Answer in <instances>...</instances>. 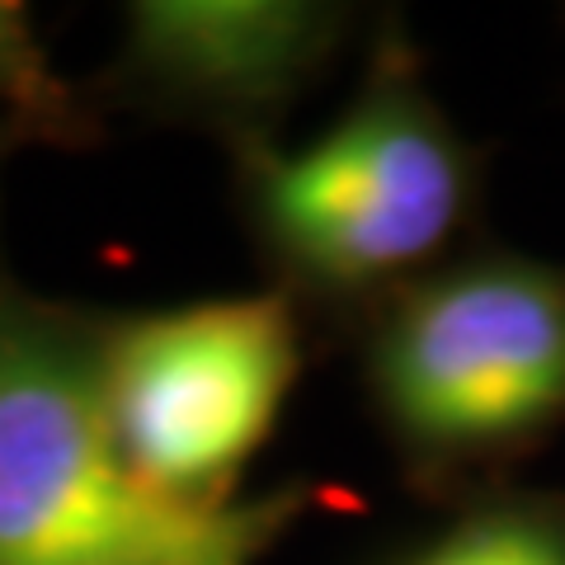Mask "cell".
I'll return each mask as SVG.
<instances>
[{
    "label": "cell",
    "mask_w": 565,
    "mask_h": 565,
    "mask_svg": "<svg viewBox=\"0 0 565 565\" xmlns=\"http://www.w3.org/2000/svg\"><path fill=\"white\" fill-rule=\"evenodd\" d=\"M255 523L174 500L122 457L99 359L0 316V565H222Z\"/></svg>",
    "instance_id": "cell-1"
},
{
    "label": "cell",
    "mask_w": 565,
    "mask_h": 565,
    "mask_svg": "<svg viewBox=\"0 0 565 565\" xmlns=\"http://www.w3.org/2000/svg\"><path fill=\"white\" fill-rule=\"evenodd\" d=\"M292 373V311L278 297L147 316L99 359L122 457L147 486L193 504L264 444Z\"/></svg>",
    "instance_id": "cell-2"
},
{
    "label": "cell",
    "mask_w": 565,
    "mask_h": 565,
    "mask_svg": "<svg viewBox=\"0 0 565 565\" xmlns=\"http://www.w3.org/2000/svg\"><path fill=\"white\" fill-rule=\"evenodd\" d=\"M392 419L434 448L500 444L565 405V282L481 264L415 292L377 344Z\"/></svg>",
    "instance_id": "cell-3"
},
{
    "label": "cell",
    "mask_w": 565,
    "mask_h": 565,
    "mask_svg": "<svg viewBox=\"0 0 565 565\" xmlns=\"http://www.w3.org/2000/svg\"><path fill=\"white\" fill-rule=\"evenodd\" d=\"M462 212V161L415 95L382 90L264 174V217L311 274L363 282L429 255Z\"/></svg>",
    "instance_id": "cell-4"
},
{
    "label": "cell",
    "mask_w": 565,
    "mask_h": 565,
    "mask_svg": "<svg viewBox=\"0 0 565 565\" xmlns=\"http://www.w3.org/2000/svg\"><path fill=\"white\" fill-rule=\"evenodd\" d=\"M326 10L297 0H141L137 62L180 90L264 99L326 47Z\"/></svg>",
    "instance_id": "cell-5"
},
{
    "label": "cell",
    "mask_w": 565,
    "mask_h": 565,
    "mask_svg": "<svg viewBox=\"0 0 565 565\" xmlns=\"http://www.w3.org/2000/svg\"><path fill=\"white\" fill-rule=\"evenodd\" d=\"M411 565H565V537L523 514H494L457 527Z\"/></svg>",
    "instance_id": "cell-6"
},
{
    "label": "cell",
    "mask_w": 565,
    "mask_h": 565,
    "mask_svg": "<svg viewBox=\"0 0 565 565\" xmlns=\"http://www.w3.org/2000/svg\"><path fill=\"white\" fill-rule=\"evenodd\" d=\"M33 66H39V47H33L24 10L0 0V90H20Z\"/></svg>",
    "instance_id": "cell-7"
},
{
    "label": "cell",
    "mask_w": 565,
    "mask_h": 565,
    "mask_svg": "<svg viewBox=\"0 0 565 565\" xmlns=\"http://www.w3.org/2000/svg\"><path fill=\"white\" fill-rule=\"evenodd\" d=\"M241 561H245V556H236V561H222V565H241Z\"/></svg>",
    "instance_id": "cell-8"
}]
</instances>
